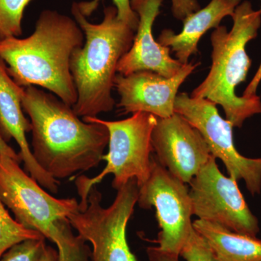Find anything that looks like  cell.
<instances>
[{
	"label": "cell",
	"instance_id": "6da1fadb",
	"mask_svg": "<svg viewBox=\"0 0 261 261\" xmlns=\"http://www.w3.org/2000/svg\"><path fill=\"white\" fill-rule=\"evenodd\" d=\"M22 107L30 118L33 155L51 176L74 178L99 166L109 142L106 126L82 121L73 108L34 86L24 87Z\"/></svg>",
	"mask_w": 261,
	"mask_h": 261
},
{
	"label": "cell",
	"instance_id": "7a4b0ae2",
	"mask_svg": "<svg viewBox=\"0 0 261 261\" xmlns=\"http://www.w3.org/2000/svg\"><path fill=\"white\" fill-rule=\"evenodd\" d=\"M84 41L83 31L75 20L46 10L39 15L32 35L0 40V58L19 86L47 89L73 108L78 95L70 58L84 45Z\"/></svg>",
	"mask_w": 261,
	"mask_h": 261
},
{
	"label": "cell",
	"instance_id": "3957f363",
	"mask_svg": "<svg viewBox=\"0 0 261 261\" xmlns=\"http://www.w3.org/2000/svg\"><path fill=\"white\" fill-rule=\"evenodd\" d=\"M72 14L83 31L85 44L73 51L70 71L77 91L73 110L79 117H97L113 111L112 96L117 67L129 50L135 31L118 18L115 6L106 7L101 23H92L73 3Z\"/></svg>",
	"mask_w": 261,
	"mask_h": 261
},
{
	"label": "cell",
	"instance_id": "277c9868",
	"mask_svg": "<svg viewBox=\"0 0 261 261\" xmlns=\"http://www.w3.org/2000/svg\"><path fill=\"white\" fill-rule=\"evenodd\" d=\"M229 32L219 25L211 34L212 65L205 80L194 89L192 97L205 98L224 110L226 119L241 128L248 118L261 114L259 96L237 95L239 84L246 80L252 61L247 55V43L257 36L261 25V10H255L245 1L235 9Z\"/></svg>",
	"mask_w": 261,
	"mask_h": 261
},
{
	"label": "cell",
	"instance_id": "5b68a950",
	"mask_svg": "<svg viewBox=\"0 0 261 261\" xmlns=\"http://www.w3.org/2000/svg\"><path fill=\"white\" fill-rule=\"evenodd\" d=\"M87 123H97L109 132L108 152L102 156L107 162L106 167L92 178L79 176L75 179L77 192L81 197L80 211L88 205L89 191L92 187L113 175L112 187L118 190L127 182L136 179L139 187L148 179L150 174L152 134L158 123V117L150 113L137 112L121 121H110L97 117H85Z\"/></svg>",
	"mask_w": 261,
	"mask_h": 261
},
{
	"label": "cell",
	"instance_id": "8992f818",
	"mask_svg": "<svg viewBox=\"0 0 261 261\" xmlns=\"http://www.w3.org/2000/svg\"><path fill=\"white\" fill-rule=\"evenodd\" d=\"M117 191L112 205L103 207L102 194L92 187L87 208L68 217L79 236L92 245V261H138L126 238L127 224L138 200L137 180H130Z\"/></svg>",
	"mask_w": 261,
	"mask_h": 261
},
{
	"label": "cell",
	"instance_id": "52a82bcc",
	"mask_svg": "<svg viewBox=\"0 0 261 261\" xmlns=\"http://www.w3.org/2000/svg\"><path fill=\"white\" fill-rule=\"evenodd\" d=\"M20 163L0 155V198L20 224L51 240L55 222L80 211V203L73 197L58 199L49 195Z\"/></svg>",
	"mask_w": 261,
	"mask_h": 261
},
{
	"label": "cell",
	"instance_id": "ba28073f",
	"mask_svg": "<svg viewBox=\"0 0 261 261\" xmlns=\"http://www.w3.org/2000/svg\"><path fill=\"white\" fill-rule=\"evenodd\" d=\"M148 179L139 187L137 203L143 209L155 208L161 228L158 239L160 250L180 255L193 231L192 200L187 184L171 174L151 158Z\"/></svg>",
	"mask_w": 261,
	"mask_h": 261
},
{
	"label": "cell",
	"instance_id": "9c48e42d",
	"mask_svg": "<svg viewBox=\"0 0 261 261\" xmlns=\"http://www.w3.org/2000/svg\"><path fill=\"white\" fill-rule=\"evenodd\" d=\"M174 112L200 132L211 154L224 163L230 177L243 180L252 195L261 191V157L250 159L238 152L233 142V125L220 116L216 105L186 92L176 96Z\"/></svg>",
	"mask_w": 261,
	"mask_h": 261
},
{
	"label": "cell",
	"instance_id": "30bf717a",
	"mask_svg": "<svg viewBox=\"0 0 261 261\" xmlns=\"http://www.w3.org/2000/svg\"><path fill=\"white\" fill-rule=\"evenodd\" d=\"M212 155L189 185L193 215L198 219L257 238L258 220L249 208L238 181L220 171Z\"/></svg>",
	"mask_w": 261,
	"mask_h": 261
},
{
	"label": "cell",
	"instance_id": "8fae6325",
	"mask_svg": "<svg viewBox=\"0 0 261 261\" xmlns=\"http://www.w3.org/2000/svg\"><path fill=\"white\" fill-rule=\"evenodd\" d=\"M152 146L160 164L187 185L212 157L200 132L176 113L158 118Z\"/></svg>",
	"mask_w": 261,
	"mask_h": 261
},
{
	"label": "cell",
	"instance_id": "7c38bea8",
	"mask_svg": "<svg viewBox=\"0 0 261 261\" xmlns=\"http://www.w3.org/2000/svg\"><path fill=\"white\" fill-rule=\"evenodd\" d=\"M199 65L187 63L171 78L148 70L127 75L118 73L114 87L120 96L118 111L121 115L148 113L159 118L172 116L178 89Z\"/></svg>",
	"mask_w": 261,
	"mask_h": 261
},
{
	"label": "cell",
	"instance_id": "4fadbf2b",
	"mask_svg": "<svg viewBox=\"0 0 261 261\" xmlns=\"http://www.w3.org/2000/svg\"><path fill=\"white\" fill-rule=\"evenodd\" d=\"M162 3L163 0H130L132 9L139 17L138 27L132 47L118 63L117 72L119 74L148 70L171 78L185 65L171 56L169 47L161 45L154 39L152 25Z\"/></svg>",
	"mask_w": 261,
	"mask_h": 261
},
{
	"label": "cell",
	"instance_id": "5bb4252c",
	"mask_svg": "<svg viewBox=\"0 0 261 261\" xmlns=\"http://www.w3.org/2000/svg\"><path fill=\"white\" fill-rule=\"evenodd\" d=\"M23 93L24 87L15 83L10 77L6 64L0 58V135L7 142L12 139L16 142L25 171L43 188L56 194L60 181L38 164L27 141L25 135L32 132V125L23 113Z\"/></svg>",
	"mask_w": 261,
	"mask_h": 261
},
{
	"label": "cell",
	"instance_id": "9a60e30c",
	"mask_svg": "<svg viewBox=\"0 0 261 261\" xmlns=\"http://www.w3.org/2000/svg\"><path fill=\"white\" fill-rule=\"evenodd\" d=\"M242 0H211L210 3L183 20V29L179 34L165 29L159 36L158 42L169 47L182 64L188 63L189 58L198 53V43L201 37L211 29L219 27L226 16L232 17L235 9Z\"/></svg>",
	"mask_w": 261,
	"mask_h": 261
},
{
	"label": "cell",
	"instance_id": "2e32d148",
	"mask_svg": "<svg viewBox=\"0 0 261 261\" xmlns=\"http://www.w3.org/2000/svg\"><path fill=\"white\" fill-rule=\"evenodd\" d=\"M193 228L210 247L215 261H261V240L257 238L200 219L194 221Z\"/></svg>",
	"mask_w": 261,
	"mask_h": 261
},
{
	"label": "cell",
	"instance_id": "e0dca14e",
	"mask_svg": "<svg viewBox=\"0 0 261 261\" xmlns=\"http://www.w3.org/2000/svg\"><path fill=\"white\" fill-rule=\"evenodd\" d=\"M55 225L53 243L58 248V261H92V250L83 238L73 234L68 219L58 220Z\"/></svg>",
	"mask_w": 261,
	"mask_h": 261
},
{
	"label": "cell",
	"instance_id": "ac0fdd59",
	"mask_svg": "<svg viewBox=\"0 0 261 261\" xmlns=\"http://www.w3.org/2000/svg\"><path fill=\"white\" fill-rule=\"evenodd\" d=\"M6 207L0 198V257L16 244L32 239L44 238L42 233L25 228L13 219Z\"/></svg>",
	"mask_w": 261,
	"mask_h": 261
},
{
	"label": "cell",
	"instance_id": "d6986e66",
	"mask_svg": "<svg viewBox=\"0 0 261 261\" xmlns=\"http://www.w3.org/2000/svg\"><path fill=\"white\" fill-rule=\"evenodd\" d=\"M33 0H0V40L20 37L24 11Z\"/></svg>",
	"mask_w": 261,
	"mask_h": 261
},
{
	"label": "cell",
	"instance_id": "ffe728a7",
	"mask_svg": "<svg viewBox=\"0 0 261 261\" xmlns=\"http://www.w3.org/2000/svg\"><path fill=\"white\" fill-rule=\"evenodd\" d=\"M46 238L32 239L10 247L0 261H39L47 245Z\"/></svg>",
	"mask_w": 261,
	"mask_h": 261
},
{
	"label": "cell",
	"instance_id": "44dd1931",
	"mask_svg": "<svg viewBox=\"0 0 261 261\" xmlns=\"http://www.w3.org/2000/svg\"><path fill=\"white\" fill-rule=\"evenodd\" d=\"M101 0H92L90 2H83L76 3L81 13L86 17L90 16L92 13L97 9L98 5ZM113 4L116 7L118 18L137 32L138 27L139 17L137 13L132 9L130 0H113Z\"/></svg>",
	"mask_w": 261,
	"mask_h": 261
},
{
	"label": "cell",
	"instance_id": "7402d4cb",
	"mask_svg": "<svg viewBox=\"0 0 261 261\" xmlns=\"http://www.w3.org/2000/svg\"><path fill=\"white\" fill-rule=\"evenodd\" d=\"M180 256L186 261H215L210 247L195 229L182 248Z\"/></svg>",
	"mask_w": 261,
	"mask_h": 261
},
{
	"label": "cell",
	"instance_id": "603a6c76",
	"mask_svg": "<svg viewBox=\"0 0 261 261\" xmlns=\"http://www.w3.org/2000/svg\"><path fill=\"white\" fill-rule=\"evenodd\" d=\"M172 13L178 20L183 21L188 15L200 9L197 0H171Z\"/></svg>",
	"mask_w": 261,
	"mask_h": 261
},
{
	"label": "cell",
	"instance_id": "cb8c5ba5",
	"mask_svg": "<svg viewBox=\"0 0 261 261\" xmlns=\"http://www.w3.org/2000/svg\"><path fill=\"white\" fill-rule=\"evenodd\" d=\"M149 261H179L180 255L160 250L158 247H149L147 249Z\"/></svg>",
	"mask_w": 261,
	"mask_h": 261
},
{
	"label": "cell",
	"instance_id": "d4e9b609",
	"mask_svg": "<svg viewBox=\"0 0 261 261\" xmlns=\"http://www.w3.org/2000/svg\"><path fill=\"white\" fill-rule=\"evenodd\" d=\"M261 82V63L256 73L254 75L253 78L248 86L244 91L243 96L245 97H250L252 96L256 95L257 89Z\"/></svg>",
	"mask_w": 261,
	"mask_h": 261
},
{
	"label": "cell",
	"instance_id": "484cf974",
	"mask_svg": "<svg viewBox=\"0 0 261 261\" xmlns=\"http://www.w3.org/2000/svg\"><path fill=\"white\" fill-rule=\"evenodd\" d=\"M9 156L12 159L15 160L19 163H21V159H20V155L18 153L15 152V149L13 147H10L8 145V142L4 140L2 135H0V155Z\"/></svg>",
	"mask_w": 261,
	"mask_h": 261
},
{
	"label": "cell",
	"instance_id": "4316f807",
	"mask_svg": "<svg viewBox=\"0 0 261 261\" xmlns=\"http://www.w3.org/2000/svg\"><path fill=\"white\" fill-rule=\"evenodd\" d=\"M39 261H58V250L47 245Z\"/></svg>",
	"mask_w": 261,
	"mask_h": 261
}]
</instances>
